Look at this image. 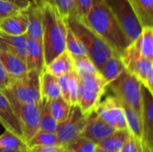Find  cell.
Returning a JSON list of instances; mask_svg holds the SVG:
<instances>
[{
  "mask_svg": "<svg viewBox=\"0 0 153 152\" xmlns=\"http://www.w3.org/2000/svg\"><path fill=\"white\" fill-rule=\"evenodd\" d=\"M89 115L82 112L78 105L71 106L67 117L58 123L56 134L63 148L81 136Z\"/></svg>",
  "mask_w": 153,
  "mask_h": 152,
  "instance_id": "obj_9",
  "label": "cell"
},
{
  "mask_svg": "<svg viewBox=\"0 0 153 152\" xmlns=\"http://www.w3.org/2000/svg\"><path fill=\"white\" fill-rule=\"evenodd\" d=\"M28 147L34 146H61L56 133L39 130L28 142ZM62 147V146H61Z\"/></svg>",
  "mask_w": 153,
  "mask_h": 152,
  "instance_id": "obj_30",
  "label": "cell"
},
{
  "mask_svg": "<svg viewBox=\"0 0 153 152\" xmlns=\"http://www.w3.org/2000/svg\"><path fill=\"white\" fill-rule=\"evenodd\" d=\"M65 148L71 152H95L98 148V144L80 136L69 143Z\"/></svg>",
  "mask_w": 153,
  "mask_h": 152,
  "instance_id": "obj_35",
  "label": "cell"
},
{
  "mask_svg": "<svg viewBox=\"0 0 153 152\" xmlns=\"http://www.w3.org/2000/svg\"><path fill=\"white\" fill-rule=\"evenodd\" d=\"M95 152H114V151H109V150H107V149H104V148H101V147L98 146V148H97V150H96V151Z\"/></svg>",
  "mask_w": 153,
  "mask_h": 152,
  "instance_id": "obj_46",
  "label": "cell"
},
{
  "mask_svg": "<svg viewBox=\"0 0 153 152\" xmlns=\"http://www.w3.org/2000/svg\"><path fill=\"white\" fill-rule=\"evenodd\" d=\"M74 69V60L66 50L56 56L44 67V70L55 75L56 77L66 74Z\"/></svg>",
  "mask_w": 153,
  "mask_h": 152,
  "instance_id": "obj_21",
  "label": "cell"
},
{
  "mask_svg": "<svg viewBox=\"0 0 153 152\" xmlns=\"http://www.w3.org/2000/svg\"><path fill=\"white\" fill-rule=\"evenodd\" d=\"M0 152H29V150L11 149V148H2V147H0Z\"/></svg>",
  "mask_w": 153,
  "mask_h": 152,
  "instance_id": "obj_43",
  "label": "cell"
},
{
  "mask_svg": "<svg viewBox=\"0 0 153 152\" xmlns=\"http://www.w3.org/2000/svg\"><path fill=\"white\" fill-rule=\"evenodd\" d=\"M130 134L129 130L126 129H116L109 136L103 139L98 143V146L112 151L114 152H119L125 142H126Z\"/></svg>",
  "mask_w": 153,
  "mask_h": 152,
  "instance_id": "obj_26",
  "label": "cell"
},
{
  "mask_svg": "<svg viewBox=\"0 0 153 152\" xmlns=\"http://www.w3.org/2000/svg\"><path fill=\"white\" fill-rule=\"evenodd\" d=\"M0 61L12 79L20 77L28 71L23 59L3 48H0Z\"/></svg>",
  "mask_w": 153,
  "mask_h": 152,
  "instance_id": "obj_19",
  "label": "cell"
},
{
  "mask_svg": "<svg viewBox=\"0 0 153 152\" xmlns=\"http://www.w3.org/2000/svg\"><path fill=\"white\" fill-rule=\"evenodd\" d=\"M142 27H153V0H128Z\"/></svg>",
  "mask_w": 153,
  "mask_h": 152,
  "instance_id": "obj_22",
  "label": "cell"
},
{
  "mask_svg": "<svg viewBox=\"0 0 153 152\" xmlns=\"http://www.w3.org/2000/svg\"><path fill=\"white\" fill-rule=\"evenodd\" d=\"M65 50L72 56L73 60L87 56V52L83 44L67 25L65 36Z\"/></svg>",
  "mask_w": 153,
  "mask_h": 152,
  "instance_id": "obj_27",
  "label": "cell"
},
{
  "mask_svg": "<svg viewBox=\"0 0 153 152\" xmlns=\"http://www.w3.org/2000/svg\"><path fill=\"white\" fill-rule=\"evenodd\" d=\"M65 22L82 41L86 49L88 57L99 70L115 51L89 26L85 20L78 16H72L65 19Z\"/></svg>",
  "mask_w": 153,
  "mask_h": 152,
  "instance_id": "obj_3",
  "label": "cell"
},
{
  "mask_svg": "<svg viewBox=\"0 0 153 152\" xmlns=\"http://www.w3.org/2000/svg\"><path fill=\"white\" fill-rule=\"evenodd\" d=\"M142 82L126 69L112 82L107 89H109L120 103L126 104L134 108L141 115L142 111Z\"/></svg>",
  "mask_w": 153,
  "mask_h": 152,
  "instance_id": "obj_6",
  "label": "cell"
},
{
  "mask_svg": "<svg viewBox=\"0 0 153 152\" xmlns=\"http://www.w3.org/2000/svg\"><path fill=\"white\" fill-rule=\"evenodd\" d=\"M0 147L2 148H11V149H21L29 150L28 144L20 137L10 133L9 131H4L3 134L0 135Z\"/></svg>",
  "mask_w": 153,
  "mask_h": 152,
  "instance_id": "obj_33",
  "label": "cell"
},
{
  "mask_svg": "<svg viewBox=\"0 0 153 152\" xmlns=\"http://www.w3.org/2000/svg\"><path fill=\"white\" fill-rule=\"evenodd\" d=\"M137 39L142 55L148 59L153 60V27H143L142 32Z\"/></svg>",
  "mask_w": 153,
  "mask_h": 152,
  "instance_id": "obj_29",
  "label": "cell"
},
{
  "mask_svg": "<svg viewBox=\"0 0 153 152\" xmlns=\"http://www.w3.org/2000/svg\"><path fill=\"white\" fill-rule=\"evenodd\" d=\"M121 57L126 69L134 74L153 94V60L142 55L138 39L131 42L121 55Z\"/></svg>",
  "mask_w": 153,
  "mask_h": 152,
  "instance_id": "obj_4",
  "label": "cell"
},
{
  "mask_svg": "<svg viewBox=\"0 0 153 152\" xmlns=\"http://www.w3.org/2000/svg\"><path fill=\"white\" fill-rule=\"evenodd\" d=\"M123 30L131 42L135 40L142 32L140 24L128 0H104Z\"/></svg>",
  "mask_w": 153,
  "mask_h": 152,
  "instance_id": "obj_8",
  "label": "cell"
},
{
  "mask_svg": "<svg viewBox=\"0 0 153 152\" xmlns=\"http://www.w3.org/2000/svg\"><path fill=\"white\" fill-rule=\"evenodd\" d=\"M59 152H71V151H70L69 150H67L66 148H62V149H61V151H60Z\"/></svg>",
  "mask_w": 153,
  "mask_h": 152,
  "instance_id": "obj_47",
  "label": "cell"
},
{
  "mask_svg": "<svg viewBox=\"0 0 153 152\" xmlns=\"http://www.w3.org/2000/svg\"><path fill=\"white\" fill-rule=\"evenodd\" d=\"M11 79L12 78L9 76L2 62L0 61V90H5L9 86L11 82Z\"/></svg>",
  "mask_w": 153,
  "mask_h": 152,
  "instance_id": "obj_40",
  "label": "cell"
},
{
  "mask_svg": "<svg viewBox=\"0 0 153 152\" xmlns=\"http://www.w3.org/2000/svg\"><path fill=\"white\" fill-rule=\"evenodd\" d=\"M61 146H34L29 148V152H59Z\"/></svg>",
  "mask_w": 153,
  "mask_h": 152,
  "instance_id": "obj_41",
  "label": "cell"
},
{
  "mask_svg": "<svg viewBox=\"0 0 153 152\" xmlns=\"http://www.w3.org/2000/svg\"><path fill=\"white\" fill-rule=\"evenodd\" d=\"M125 70L126 66L121 56L114 52L98 71L108 86V84L116 80Z\"/></svg>",
  "mask_w": 153,
  "mask_h": 152,
  "instance_id": "obj_18",
  "label": "cell"
},
{
  "mask_svg": "<svg viewBox=\"0 0 153 152\" xmlns=\"http://www.w3.org/2000/svg\"><path fill=\"white\" fill-rule=\"evenodd\" d=\"M5 94V93H4ZM8 98L22 126V131L23 133V138L26 143L31 139V137L39 129V118L44 104V100L36 103H21L12 98L11 96L5 94Z\"/></svg>",
  "mask_w": 153,
  "mask_h": 152,
  "instance_id": "obj_7",
  "label": "cell"
},
{
  "mask_svg": "<svg viewBox=\"0 0 153 152\" xmlns=\"http://www.w3.org/2000/svg\"><path fill=\"white\" fill-rule=\"evenodd\" d=\"M80 85L84 90L104 95L108 85L99 72L80 74Z\"/></svg>",
  "mask_w": 153,
  "mask_h": 152,
  "instance_id": "obj_25",
  "label": "cell"
},
{
  "mask_svg": "<svg viewBox=\"0 0 153 152\" xmlns=\"http://www.w3.org/2000/svg\"><path fill=\"white\" fill-rule=\"evenodd\" d=\"M27 35H8L0 31V48L16 55L25 61Z\"/></svg>",
  "mask_w": 153,
  "mask_h": 152,
  "instance_id": "obj_17",
  "label": "cell"
},
{
  "mask_svg": "<svg viewBox=\"0 0 153 152\" xmlns=\"http://www.w3.org/2000/svg\"><path fill=\"white\" fill-rule=\"evenodd\" d=\"M40 93L43 100L49 101L61 97L57 77L43 70L40 73Z\"/></svg>",
  "mask_w": 153,
  "mask_h": 152,
  "instance_id": "obj_20",
  "label": "cell"
},
{
  "mask_svg": "<svg viewBox=\"0 0 153 152\" xmlns=\"http://www.w3.org/2000/svg\"><path fill=\"white\" fill-rule=\"evenodd\" d=\"M141 145L142 144L130 133L119 152H140Z\"/></svg>",
  "mask_w": 153,
  "mask_h": 152,
  "instance_id": "obj_39",
  "label": "cell"
},
{
  "mask_svg": "<svg viewBox=\"0 0 153 152\" xmlns=\"http://www.w3.org/2000/svg\"><path fill=\"white\" fill-rule=\"evenodd\" d=\"M143 142L153 151V94L142 84Z\"/></svg>",
  "mask_w": 153,
  "mask_h": 152,
  "instance_id": "obj_11",
  "label": "cell"
},
{
  "mask_svg": "<svg viewBox=\"0 0 153 152\" xmlns=\"http://www.w3.org/2000/svg\"><path fill=\"white\" fill-rule=\"evenodd\" d=\"M22 10L23 9L20 8L19 6L13 4L0 0V20L4 19L5 17H8L10 15L18 13Z\"/></svg>",
  "mask_w": 153,
  "mask_h": 152,
  "instance_id": "obj_37",
  "label": "cell"
},
{
  "mask_svg": "<svg viewBox=\"0 0 153 152\" xmlns=\"http://www.w3.org/2000/svg\"><path fill=\"white\" fill-rule=\"evenodd\" d=\"M45 2L55 7L65 20L72 16H78L74 0H45Z\"/></svg>",
  "mask_w": 153,
  "mask_h": 152,
  "instance_id": "obj_31",
  "label": "cell"
},
{
  "mask_svg": "<svg viewBox=\"0 0 153 152\" xmlns=\"http://www.w3.org/2000/svg\"><path fill=\"white\" fill-rule=\"evenodd\" d=\"M67 93H68V103L70 106L77 105L78 90L80 87V76L77 72L74 69L67 74Z\"/></svg>",
  "mask_w": 153,
  "mask_h": 152,
  "instance_id": "obj_32",
  "label": "cell"
},
{
  "mask_svg": "<svg viewBox=\"0 0 153 152\" xmlns=\"http://www.w3.org/2000/svg\"><path fill=\"white\" fill-rule=\"evenodd\" d=\"M57 125H58V123L50 114L48 105H47V102H46V100H44V104L42 107L40 118H39V130L56 133Z\"/></svg>",
  "mask_w": 153,
  "mask_h": 152,
  "instance_id": "obj_34",
  "label": "cell"
},
{
  "mask_svg": "<svg viewBox=\"0 0 153 152\" xmlns=\"http://www.w3.org/2000/svg\"><path fill=\"white\" fill-rule=\"evenodd\" d=\"M3 1H5V2H9L11 4H13L17 6H19L20 8L25 10L30 4H31V1L30 0H3Z\"/></svg>",
  "mask_w": 153,
  "mask_h": 152,
  "instance_id": "obj_42",
  "label": "cell"
},
{
  "mask_svg": "<svg viewBox=\"0 0 153 152\" xmlns=\"http://www.w3.org/2000/svg\"><path fill=\"white\" fill-rule=\"evenodd\" d=\"M40 73L37 70H28L23 75L11 79L9 86L3 91L21 103L41 101Z\"/></svg>",
  "mask_w": 153,
  "mask_h": 152,
  "instance_id": "obj_5",
  "label": "cell"
},
{
  "mask_svg": "<svg viewBox=\"0 0 153 152\" xmlns=\"http://www.w3.org/2000/svg\"><path fill=\"white\" fill-rule=\"evenodd\" d=\"M43 18L42 46L45 65L56 56L65 51L66 23L65 20L50 4L41 6Z\"/></svg>",
  "mask_w": 153,
  "mask_h": 152,
  "instance_id": "obj_2",
  "label": "cell"
},
{
  "mask_svg": "<svg viewBox=\"0 0 153 152\" xmlns=\"http://www.w3.org/2000/svg\"><path fill=\"white\" fill-rule=\"evenodd\" d=\"M94 110L102 120L115 129L127 128L124 109L115 96H109L103 101L100 100Z\"/></svg>",
  "mask_w": 153,
  "mask_h": 152,
  "instance_id": "obj_10",
  "label": "cell"
},
{
  "mask_svg": "<svg viewBox=\"0 0 153 152\" xmlns=\"http://www.w3.org/2000/svg\"><path fill=\"white\" fill-rule=\"evenodd\" d=\"M25 63L28 70H37L39 73L44 70L45 58L42 41L28 37Z\"/></svg>",
  "mask_w": 153,
  "mask_h": 152,
  "instance_id": "obj_14",
  "label": "cell"
},
{
  "mask_svg": "<svg viewBox=\"0 0 153 152\" xmlns=\"http://www.w3.org/2000/svg\"><path fill=\"white\" fill-rule=\"evenodd\" d=\"M46 102L50 114L56 120L57 123L62 122L67 117L70 112L71 106L62 97Z\"/></svg>",
  "mask_w": 153,
  "mask_h": 152,
  "instance_id": "obj_28",
  "label": "cell"
},
{
  "mask_svg": "<svg viewBox=\"0 0 153 152\" xmlns=\"http://www.w3.org/2000/svg\"><path fill=\"white\" fill-rule=\"evenodd\" d=\"M116 129L114 127L102 120L95 110H93L88 116L86 125L81 136L98 144L103 139L109 136Z\"/></svg>",
  "mask_w": 153,
  "mask_h": 152,
  "instance_id": "obj_12",
  "label": "cell"
},
{
  "mask_svg": "<svg viewBox=\"0 0 153 152\" xmlns=\"http://www.w3.org/2000/svg\"><path fill=\"white\" fill-rule=\"evenodd\" d=\"M119 101V100H118ZM122 108L124 109L127 129L129 130L130 133L141 144L143 143V123H142V116L138 114L134 108L131 107L121 103Z\"/></svg>",
  "mask_w": 153,
  "mask_h": 152,
  "instance_id": "obj_23",
  "label": "cell"
},
{
  "mask_svg": "<svg viewBox=\"0 0 153 152\" xmlns=\"http://www.w3.org/2000/svg\"><path fill=\"white\" fill-rule=\"evenodd\" d=\"M102 94L89 91L84 90L83 88L79 87L78 90V97H77V105L79 106L82 112L85 115H89L92 112L97 105L100 103L102 98Z\"/></svg>",
  "mask_w": 153,
  "mask_h": 152,
  "instance_id": "obj_24",
  "label": "cell"
},
{
  "mask_svg": "<svg viewBox=\"0 0 153 152\" xmlns=\"http://www.w3.org/2000/svg\"><path fill=\"white\" fill-rule=\"evenodd\" d=\"M74 70L77 72L79 75L83 73H92L99 72L98 69L93 65V63L91 62V60L87 56L74 59Z\"/></svg>",
  "mask_w": 153,
  "mask_h": 152,
  "instance_id": "obj_36",
  "label": "cell"
},
{
  "mask_svg": "<svg viewBox=\"0 0 153 152\" xmlns=\"http://www.w3.org/2000/svg\"><path fill=\"white\" fill-rule=\"evenodd\" d=\"M74 1L75 6H76L78 17L85 20L86 16L91 9L93 0H74Z\"/></svg>",
  "mask_w": 153,
  "mask_h": 152,
  "instance_id": "obj_38",
  "label": "cell"
},
{
  "mask_svg": "<svg viewBox=\"0 0 153 152\" xmlns=\"http://www.w3.org/2000/svg\"><path fill=\"white\" fill-rule=\"evenodd\" d=\"M28 19L24 10L0 20V31L8 35H22L27 31Z\"/></svg>",
  "mask_w": 153,
  "mask_h": 152,
  "instance_id": "obj_16",
  "label": "cell"
},
{
  "mask_svg": "<svg viewBox=\"0 0 153 152\" xmlns=\"http://www.w3.org/2000/svg\"><path fill=\"white\" fill-rule=\"evenodd\" d=\"M31 2H32L34 4H36V5H38V6H39V7L43 6V4L46 3L45 0H31Z\"/></svg>",
  "mask_w": 153,
  "mask_h": 152,
  "instance_id": "obj_45",
  "label": "cell"
},
{
  "mask_svg": "<svg viewBox=\"0 0 153 152\" xmlns=\"http://www.w3.org/2000/svg\"><path fill=\"white\" fill-rule=\"evenodd\" d=\"M140 152H153V151L152 150H151L145 143H143V144L141 145Z\"/></svg>",
  "mask_w": 153,
  "mask_h": 152,
  "instance_id": "obj_44",
  "label": "cell"
},
{
  "mask_svg": "<svg viewBox=\"0 0 153 152\" xmlns=\"http://www.w3.org/2000/svg\"><path fill=\"white\" fill-rule=\"evenodd\" d=\"M28 19V26L26 35L29 38L42 41L43 18L41 7L31 4L24 10Z\"/></svg>",
  "mask_w": 153,
  "mask_h": 152,
  "instance_id": "obj_15",
  "label": "cell"
},
{
  "mask_svg": "<svg viewBox=\"0 0 153 152\" xmlns=\"http://www.w3.org/2000/svg\"><path fill=\"white\" fill-rule=\"evenodd\" d=\"M0 124L6 131L15 134L24 141L19 119L3 90H0ZM25 142V141H24Z\"/></svg>",
  "mask_w": 153,
  "mask_h": 152,
  "instance_id": "obj_13",
  "label": "cell"
},
{
  "mask_svg": "<svg viewBox=\"0 0 153 152\" xmlns=\"http://www.w3.org/2000/svg\"><path fill=\"white\" fill-rule=\"evenodd\" d=\"M85 21L120 56L131 44V41L104 0L92 1Z\"/></svg>",
  "mask_w": 153,
  "mask_h": 152,
  "instance_id": "obj_1",
  "label": "cell"
}]
</instances>
